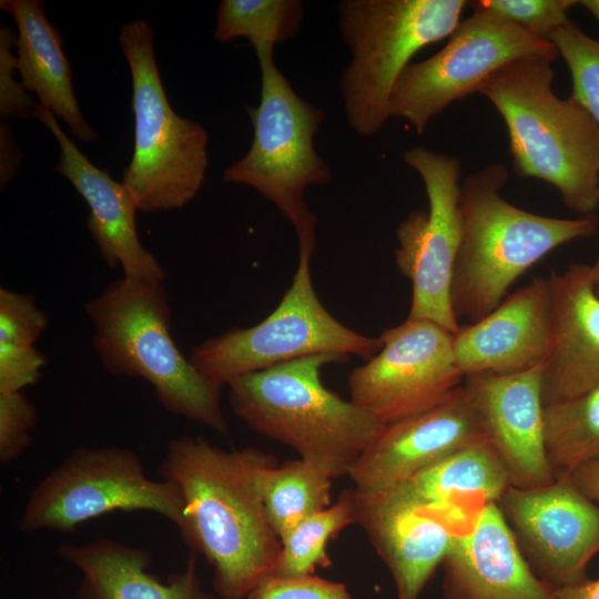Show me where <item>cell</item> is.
<instances>
[{
  "instance_id": "1f68e13d",
  "label": "cell",
  "mask_w": 599,
  "mask_h": 599,
  "mask_svg": "<svg viewBox=\"0 0 599 599\" xmlns=\"http://www.w3.org/2000/svg\"><path fill=\"white\" fill-rule=\"evenodd\" d=\"M37 410L22 392L0 393V461L16 460L31 445Z\"/></svg>"
},
{
  "instance_id": "9a60e30c",
  "label": "cell",
  "mask_w": 599,
  "mask_h": 599,
  "mask_svg": "<svg viewBox=\"0 0 599 599\" xmlns=\"http://www.w3.org/2000/svg\"><path fill=\"white\" fill-rule=\"evenodd\" d=\"M541 368L475 374L463 383L486 440L517 488L544 487L556 478L545 445Z\"/></svg>"
},
{
  "instance_id": "8d00e7d4",
  "label": "cell",
  "mask_w": 599,
  "mask_h": 599,
  "mask_svg": "<svg viewBox=\"0 0 599 599\" xmlns=\"http://www.w3.org/2000/svg\"><path fill=\"white\" fill-rule=\"evenodd\" d=\"M568 474L575 485L599 505V461L582 464Z\"/></svg>"
},
{
  "instance_id": "d590c367",
  "label": "cell",
  "mask_w": 599,
  "mask_h": 599,
  "mask_svg": "<svg viewBox=\"0 0 599 599\" xmlns=\"http://www.w3.org/2000/svg\"><path fill=\"white\" fill-rule=\"evenodd\" d=\"M23 154L16 144L9 125L0 124V189L3 191L21 166Z\"/></svg>"
},
{
  "instance_id": "d6986e66",
  "label": "cell",
  "mask_w": 599,
  "mask_h": 599,
  "mask_svg": "<svg viewBox=\"0 0 599 599\" xmlns=\"http://www.w3.org/2000/svg\"><path fill=\"white\" fill-rule=\"evenodd\" d=\"M445 599H557L525 559L496 502L455 536L443 564Z\"/></svg>"
},
{
  "instance_id": "277c9868",
  "label": "cell",
  "mask_w": 599,
  "mask_h": 599,
  "mask_svg": "<svg viewBox=\"0 0 599 599\" xmlns=\"http://www.w3.org/2000/svg\"><path fill=\"white\" fill-rule=\"evenodd\" d=\"M347 359L314 355L238 377L227 385L231 408L250 428L291 447L332 479L348 476L385 425L322 384L324 365Z\"/></svg>"
},
{
  "instance_id": "30bf717a",
  "label": "cell",
  "mask_w": 599,
  "mask_h": 599,
  "mask_svg": "<svg viewBox=\"0 0 599 599\" xmlns=\"http://www.w3.org/2000/svg\"><path fill=\"white\" fill-rule=\"evenodd\" d=\"M184 502L179 486L146 476L134 451L118 447H81L73 450L31 491L19 528L71 532L81 524L116 511L156 512L176 527Z\"/></svg>"
},
{
  "instance_id": "d4e9b609",
  "label": "cell",
  "mask_w": 599,
  "mask_h": 599,
  "mask_svg": "<svg viewBox=\"0 0 599 599\" xmlns=\"http://www.w3.org/2000/svg\"><path fill=\"white\" fill-rule=\"evenodd\" d=\"M332 478L304 459L276 466L273 456L261 460L256 481L265 514L281 538L306 517L331 506Z\"/></svg>"
},
{
  "instance_id": "f1b7e54d",
  "label": "cell",
  "mask_w": 599,
  "mask_h": 599,
  "mask_svg": "<svg viewBox=\"0 0 599 599\" xmlns=\"http://www.w3.org/2000/svg\"><path fill=\"white\" fill-rule=\"evenodd\" d=\"M566 62L572 81L570 98L592 116L599 126V40L568 21L548 39Z\"/></svg>"
},
{
  "instance_id": "e0dca14e",
  "label": "cell",
  "mask_w": 599,
  "mask_h": 599,
  "mask_svg": "<svg viewBox=\"0 0 599 599\" xmlns=\"http://www.w3.org/2000/svg\"><path fill=\"white\" fill-rule=\"evenodd\" d=\"M548 277H535L486 316L454 334V356L465 377L515 375L544 364L552 342Z\"/></svg>"
},
{
  "instance_id": "9c48e42d",
  "label": "cell",
  "mask_w": 599,
  "mask_h": 599,
  "mask_svg": "<svg viewBox=\"0 0 599 599\" xmlns=\"http://www.w3.org/2000/svg\"><path fill=\"white\" fill-rule=\"evenodd\" d=\"M313 251L300 247L292 284L265 319L246 328L233 327L192 347L189 359L203 376L223 387L302 357L332 354L369 359L380 349L379 337L348 328L321 303L311 275Z\"/></svg>"
},
{
  "instance_id": "f546056e",
  "label": "cell",
  "mask_w": 599,
  "mask_h": 599,
  "mask_svg": "<svg viewBox=\"0 0 599 599\" xmlns=\"http://www.w3.org/2000/svg\"><path fill=\"white\" fill-rule=\"evenodd\" d=\"M470 6L493 11L527 32L548 40L551 33L569 21L568 11L576 0H478Z\"/></svg>"
},
{
  "instance_id": "603a6c76",
  "label": "cell",
  "mask_w": 599,
  "mask_h": 599,
  "mask_svg": "<svg viewBox=\"0 0 599 599\" xmlns=\"http://www.w3.org/2000/svg\"><path fill=\"white\" fill-rule=\"evenodd\" d=\"M0 9L17 24V71L22 84L39 103L63 121L82 142H95L98 134L79 108L70 62L62 38L45 16L40 0H1Z\"/></svg>"
},
{
  "instance_id": "74e56055",
  "label": "cell",
  "mask_w": 599,
  "mask_h": 599,
  "mask_svg": "<svg viewBox=\"0 0 599 599\" xmlns=\"http://www.w3.org/2000/svg\"><path fill=\"white\" fill-rule=\"evenodd\" d=\"M557 599H599V579L586 578L580 582L556 589Z\"/></svg>"
},
{
  "instance_id": "8fae6325",
  "label": "cell",
  "mask_w": 599,
  "mask_h": 599,
  "mask_svg": "<svg viewBox=\"0 0 599 599\" xmlns=\"http://www.w3.org/2000/svg\"><path fill=\"white\" fill-rule=\"evenodd\" d=\"M471 14L459 22L446 45L409 63L396 81L389 113L422 134L429 121L451 103L474 93L502 65L528 55L556 60V47L508 19L468 3Z\"/></svg>"
},
{
  "instance_id": "8992f818",
  "label": "cell",
  "mask_w": 599,
  "mask_h": 599,
  "mask_svg": "<svg viewBox=\"0 0 599 599\" xmlns=\"http://www.w3.org/2000/svg\"><path fill=\"white\" fill-rule=\"evenodd\" d=\"M465 0H344L339 31L352 58L339 80L347 122L372 136L390 118L393 88L423 48L449 38Z\"/></svg>"
},
{
  "instance_id": "4316f807",
  "label": "cell",
  "mask_w": 599,
  "mask_h": 599,
  "mask_svg": "<svg viewBox=\"0 0 599 599\" xmlns=\"http://www.w3.org/2000/svg\"><path fill=\"white\" fill-rule=\"evenodd\" d=\"M303 17L300 0H222L213 37L219 42L243 37L252 47L275 45L298 34Z\"/></svg>"
},
{
  "instance_id": "7a4b0ae2",
  "label": "cell",
  "mask_w": 599,
  "mask_h": 599,
  "mask_svg": "<svg viewBox=\"0 0 599 599\" xmlns=\"http://www.w3.org/2000/svg\"><path fill=\"white\" fill-rule=\"evenodd\" d=\"M554 61L541 55L514 60L477 93L506 124L516 174L551 184L569 210L590 215L599 207V126L578 102L555 94Z\"/></svg>"
},
{
  "instance_id": "d6a6232c",
  "label": "cell",
  "mask_w": 599,
  "mask_h": 599,
  "mask_svg": "<svg viewBox=\"0 0 599 599\" xmlns=\"http://www.w3.org/2000/svg\"><path fill=\"white\" fill-rule=\"evenodd\" d=\"M18 34L8 24L0 27V115L3 120H29L33 118L39 102L29 94L22 83L16 81L17 57L12 48Z\"/></svg>"
},
{
  "instance_id": "ac0fdd59",
  "label": "cell",
  "mask_w": 599,
  "mask_h": 599,
  "mask_svg": "<svg viewBox=\"0 0 599 599\" xmlns=\"http://www.w3.org/2000/svg\"><path fill=\"white\" fill-rule=\"evenodd\" d=\"M33 118L45 125L60 145L55 170L89 205L87 226L103 262L109 267L121 266L126 278L164 283V268L139 238L138 207L123 183L95 166L65 134L54 114L40 103Z\"/></svg>"
},
{
  "instance_id": "2e32d148",
  "label": "cell",
  "mask_w": 599,
  "mask_h": 599,
  "mask_svg": "<svg viewBox=\"0 0 599 599\" xmlns=\"http://www.w3.org/2000/svg\"><path fill=\"white\" fill-rule=\"evenodd\" d=\"M479 439L486 438L461 384L434 407L385 425L348 477L359 491L386 489Z\"/></svg>"
},
{
  "instance_id": "836d02e7",
  "label": "cell",
  "mask_w": 599,
  "mask_h": 599,
  "mask_svg": "<svg viewBox=\"0 0 599 599\" xmlns=\"http://www.w3.org/2000/svg\"><path fill=\"white\" fill-rule=\"evenodd\" d=\"M246 599H353L343 582L318 576L265 577Z\"/></svg>"
},
{
  "instance_id": "ffe728a7",
  "label": "cell",
  "mask_w": 599,
  "mask_h": 599,
  "mask_svg": "<svg viewBox=\"0 0 599 599\" xmlns=\"http://www.w3.org/2000/svg\"><path fill=\"white\" fill-rule=\"evenodd\" d=\"M359 526L388 568L397 599H419L459 529L446 518L351 488Z\"/></svg>"
},
{
  "instance_id": "3957f363",
  "label": "cell",
  "mask_w": 599,
  "mask_h": 599,
  "mask_svg": "<svg viewBox=\"0 0 599 599\" xmlns=\"http://www.w3.org/2000/svg\"><path fill=\"white\" fill-rule=\"evenodd\" d=\"M507 179V167L493 163L461 180L463 236L450 285V303L458 322L479 321L546 255L597 232L593 214L559 219L509 203L500 194Z\"/></svg>"
},
{
  "instance_id": "7c38bea8",
  "label": "cell",
  "mask_w": 599,
  "mask_h": 599,
  "mask_svg": "<svg viewBox=\"0 0 599 599\" xmlns=\"http://www.w3.org/2000/svg\"><path fill=\"white\" fill-rule=\"evenodd\" d=\"M404 162L420 176L428 210H416L396 230L395 262L412 283L408 318L432 321L453 334L460 329L450 303L463 219L459 207L461 164L446 153L415 146Z\"/></svg>"
},
{
  "instance_id": "44dd1931",
  "label": "cell",
  "mask_w": 599,
  "mask_h": 599,
  "mask_svg": "<svg viewBox=\"0 0 599 599\" xmlns=\"http://www.w3.org/2000/svg\"><path fill=\"white\" fill-rule=\"evenodd\" d=\"M548 280L554 328L541 368L545 406L599 389V295L591 265L575 263Z\"/></svg>"
},
{
  "instance_id": "f35d334b",
  "label": "cell",
  "mask_w": 599,
  "mask_h": 599,
  "mask_svg": "<svg viewBox=\"0 0 599 599\" xmlns=\"http://www.w3.org/2000/svg\"><path fill=\"white\" fill-rule=\"evenodd\" d=\"M578 4L588 10L599 22V0H581Z\"/></svg>"
},
{
  "instance_id": "7402d4cb",
  "label": "cell",
  "mask_w": 599,
  "mask_h": 599,
  "mask_svg": "<svg viewBox=\"0 0 599 599\" xmlns=\"http://www.w3.org/2000/svg\"><path fill=\"white\" fill-rule=\"evenodd\" d=\"M510 487L508 476L486 439L470 443L407 480L379 493L386 498L414 508L438 514L454 524L466 518L469 502L481 507L496 502Z\"/></svg>"
},
{
  "instance_id": "ab89813d",
  "label": "cell",
  "mask_w": 599,
  "mask_h": 599,
  "mask_svg": "<svg viewBox=\"0 0 599 599\" xmlns=\"http://www.w3.org/2000/svg\"><path fill=\"white\" fill-rule=\"evenodd\" d=\"M591 275L597 294L599 295V255L593 264H591Z\"/></svg>"
},
{
  "instance_id": "6da1fadb",
  "label": "cell",
  "mask_w": 599,
  "mask_h": 599,
  "mask_svg": "<svg viewBox=\"0 0 599 599\" xmlns=\"http://www.w3.org/2000/svg\"><path fill=\"white\" fill-rule=\"evenodd\" d=\"M265 453L255 448L226 451L200 436L183 435L166 446L159 473L182 494L177 527L191 551L214 570L222 599H246L272 575L281 555L257 488V467Z\"/></svg>"
},
{
  "instance_id": "cb8c5ba5",
  "label": "cell",
  "mask_w": 599,
  "mask_h": 599,
  "mask_svg": "<svg viewBox=\"0 0 599 599\" xmlns=\"http://www.w3.org/2000/svg\"><path fill=\"white\" fill-rule=\"evenodd\" d=\"M58 552L82 573L79 599H215L200 583L193 551L185 570L167 583L146 571L151 561L146 550L113 539L65 544Z\"/></svg>"
},
{
  "instance_id": "4fadbf2b",
  "label": "cell",
  "mask_w": 599,
  "mask_h": 599,
  "mask_svg": "<svg viewBox=\"0 0 599 599\" xmlns=\"http://www.w3.org/2000/svg\"><path fill=\"white\" fill-rule=\"evenodd\" d=\"M380 349L348 377L351 400L384 425L425 412L459 387L454 334L408 318L379 336Z\"/></svg>"
},
{
  "instance_id": "83f0119b",
  "label": "cell",
  "mask_w": 599,
  "mask_h": 599,
  "mask_svg": "<svg viewBox=\"0 0 599 599\" xmlns=\"http://www.w3.org/2000/svg\"><path fill=\"white\" fill-rule=\"evenodd\" d=\"M348 525H354L351 488L345 489L334 505L317 511L281 536V555L272 575L304 577L332 561L327 544Z\"/></svg>"
},
{
  "instance_id": "5b68a950",
  "label": "cell",
  "mask_w": 599,
  "mask_h": 599,
  "mask_svg": "<svg viewBox=\"0 0 599 599\" xmlns=\"http://www.w3.org/2000/svg\"><path fill=\"white\" fill-rule=\"evenodd\" d=\"M93 347L106 372L151 384L171 414L229 434L222 386L203 376L170 333L172 311L164 283L121 277L84 306Z\"/></svg>"
},
{
  "instance_id": "5bb4252c",
  "label": "cell",
  "mask_w": 599,
  "mask_h": 599,
  "mask_svg": "<svg viewBox=\"0 0 599 599\" xmlns=\"http://www.w3.org/2000/svg\"><path fill=\"white\" fill-rule=\"evenodd\" d=\"M532 571L555 589L587 577L599 552V505L568 473L544 487H508L496 501Z\"/></svg>"
},
{
  "instance_id": "e575fe53",
  "label": "cell",
  "mask_w": 599,
  "mask_h": 599,
  "mask_svg": "<svg viewBox=\"0 0 599 599\" xmlns=\"http://www.w3.org/2000/svg\"><path fill=\"white\" fill-rule=\"evenodd\" d=\"M47 365L34 346L0 343V393H18L35 384Z\"/></svg>"
},
{
  "instance_id": "484cf974",
  "label": "cell",
  "mask_w": 599,
  "mask_h": 599,
  "mask_svg": "<svg viewBox=\"0 0 599 599\" xmlns=\"http://www.w3.org/2000/svg\"><path fill=\"white\" fill-rule=\"evenodd\" d=\"M545 445L556 474L599 461V389L545 406Z\"/></svg>"
},
{
  "instance_id": "ba28073f",
  "label": "cell",
  "mask_w": 599,
  "mask_h": 599,
  "mask_svg": "<svg viewBox=\"0 0 599 599\" xmlns=\"http://www.w3.org/2000/svg\"><path fill=\"white\" fill-rule=\"evenodd\" d=\"M253 48L261 69L260 102L246 106L253 141L246 154L224 171V180L256 190L293 224L298 246L314 248L317 220L303 194L332 179L329 166L314 149L325 114L302 99L276 68L274 45Z\"/></svg>"
},
{
  "instance_id": "4dcf8cb0",
  "label": "cell",
  "mask_w": 599,
  "mask_h": 599,
  "mask_svg": "<svg viewBox=\"0 0 599 599\" xmlns=\"http://www.w3.org/2000/svg\"><path fill=\"white\" fill-rule=\"evenodd\" d=\"M48 324L31 294L0 288V343L34 346Z\"/></svg>"
},
{
  "instance_id": "52a82bcc",
  "label": "cell",
  "mask_w": 599,
  "mask_h": 599,
  "mask_svg": "<svg viewBox=\"0 0 599 599\" xmlns=\"http://www.w3.org/2000/svg\"><path fill=\"white\" fill-rule=\"evenodd\" d=\"M119 44L132 80L134 148L122 183L138 211L181 209L199 193L209 167V134L172 109L154 53V33L141 19L122 24Z\"/></svg>"
}]
</instances>
